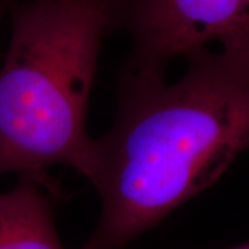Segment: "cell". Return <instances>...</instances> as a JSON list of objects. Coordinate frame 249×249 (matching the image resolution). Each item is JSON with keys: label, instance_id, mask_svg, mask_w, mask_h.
I'll return each mask as SVG.
<instances>
[{"label": "cell", "instance_id": "obj_1", "mask_svg": "<svg viewBox=\"0 0 249 249\" xmlns=\"http://www.w3.org/2000/svg\"><path fill=\"white\" fill-rule=\"evenodd\" d=\"M181 79L124 67L115 122L94 139L88 180L100 194L80 249H124L249 151V52L208 47Z\"/></svg>", "mask_w": 249, "mask_h": 249}, {"label": "cell", "instance_id": "obj_2", "mask_svg": "<svg viewBox=\"0 0 249 249\" xmlns=\"http://www.w3.org/2000/svg\"><path fill=\"white\" fill-rule=\"evenodd\" d=\"M114 0H21L0 65V175L17 172L50 190L47 170L88 178L86 114Z\"/></svg>", "mask_w": 249, "mask_h": 249}, {"label": "cell", "instance_id": "obj_3", "mask_svg": "<svg viewBox=\"0 0 249 249\" xmlns=\"http://www.w3.org/2000/svg\"><path fill=\"white\" fill-rule=\"evenodd\" d=\"M114 27L132 39L124 67L165 73L211 42L249 52V0H114Z\"/></svg>", "mask_w": 249, "mask_h": 249}, {"label": "cell", "instance_id": "obj_4", "mask_svg": "<svg viewBox=\"0 0 249 249\" xmlns=\"http://www.w3.org/2000/svg\"><path fill=\"white\" fill-rule=\"evenodd\" d=\"M47 190L35 178H21L13 190L0 193V249H64Z\"/></svg>", "mask_w": 249, "mask_h": 249}, {"label": "cell", "instance_id": "obj_5", "mask_svg": "<svg viewBox=\"0 0 249 249\" xmlns=\"http://www.w3.org/2000/svg\"><path fill=\"white\" fill-rule=\"evenodd\" d=\"M1 13H3V4H1V0H0V18H1Z\"/></svg>", "mask_w": 249, "mask_h": 249}, {"label": "cell", "instance_id": "obj_6", "mask_svg": "<svg viewBox=\"0 0 249 249\" xmlns=\"http://www.w3.org/2000/svg\"><path fill=\"white\" fill-rule=\"evenodd\" d=\"M235 249H249V244L248 245H244V247H240V248H235Z\"/></svg>", "mask_w": 249, "mask_h": 249}]
</instances>
